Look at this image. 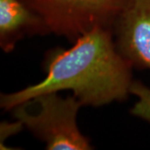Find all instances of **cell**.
Here are the masks:
<instances>
[{
    "mask_svg": "<svg viewBox=\"0 0 150 150\" xmlns=\"http://www.w3.org/2000/svg\"><path fill=\"white\" fill-rule=\"evenodd\" d=\"M68 49L50 50L43 80L21 90L1 93L0 107L12 110L37 96L71 90L83 106L98 108L124 101L130 94L133 66L118 52L112 29L98 27Z\"/></svg>",
    "mask_w": 150,
    "mask_h": 150,
    "instance_id": "1",
    "label": "cell"
},
{
    "mask_svg": "<svg viewBox=\"0 0 150 150\" xmlns=\"http://www.w3.org/2000/svg\"><path fill=\"white\" fill-rule=\"evenodd\" d=\"M130 94L138 100L130 109V113L150 123V88L139 80H134L130 87Z\"/></svg>",
    "mask_w": 150,
    "mask_h": 150,
    "instance_id": "6",
    "label": "cell"
},
{
    "mask_svg": "<svg viewBox=\"0 0 150 150\" xmlns=\"http://www.w3.org/2000/svg\"><path fill=\"white\" fill-rule=\"evenodd\" d=\"M112 33L118 52L133 68L150 70V0H128Z\"/></svg>",
    "mask_w": 150,
    "mask_h": 150,
    "instance_id": "4",
    "label": "cell"
},
{
    "mask_svg": "<svg viewBox=\"0 0 150 150\" xmlns=\"http://www.w3.org/2000/svg\"><path fill=\"white\" fill-rule=\"evenodd\" d=\"M50 33L74 43L98 27L112 29L128 0H23Z\"/></svg>",
    "mask_w": 150,
    "mask_h": 150,
    "instance_id": "3",
    "label": "cell"
},
{
    "mask_svg": "<svg viewBox=\"0 0 150 150\" xmlns=\"http://www.w3.org/2000/svg\"><path fill=\"white\" fill-rule=\"evenodd\" d=\"M36 112L29 111L26 103L12 109L14 119L20 121L48 150L93 149L90 139L82 134L77 122L83 105L74 96L62 98L58 93H48L33 98Z\"/></svg>",
    "mask_w": 150,
    "mask_h": 150,
    "instance_id": "2",
    "label": "cell"
},
{
    "mask_svg": "<svg viewBox=\"0 0 150 150\" xmlns=\"http://www.w3.org/2000/svg\"><path fill=\"white\" fill-rule=\"evenodd\" d=\"M50 33L43 18L23 0H0V47L10 53L26 36Z\"/></svg>",
    "mask_w": 150,
    "mask_h": 150,
    "instance_id": "5",
    "label": "cell"
},
{
    "mask_svg": "<svg viewBox=\"0 0 150 150\" xmlns=\"http://www.w3.org/2000/svg\"><path fill=\"white\" fill-rule=\"evenodd\" d=\"M23 128V124L17 119L11 123L6 121L2 122L0 124V146L3 145V143L8 137L18 134Z\"/></svg>",
    "mask_w": 150,
    "mask_h": 150,
    "instance_id": "7",
    "label": "cell"
}]
</instances>
